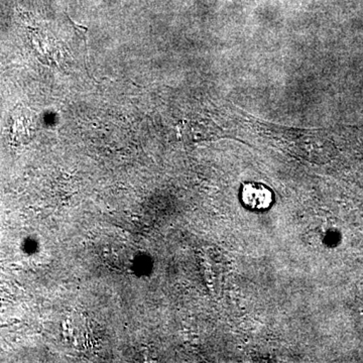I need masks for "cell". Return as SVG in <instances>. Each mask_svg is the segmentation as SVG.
Here are the masks:
<instances>
[{
	"instance_id": "1",
	"label": "cell",
	"mask_w": 363,
	"mask_h": 363,
	"mask_svg": "<svg viewBox=\"0 0 363 363\" xmlns=\"http://www.w3.org/2000/svg\"><path fill=\"white\" fill-rule=\"evenodd\" d=\"M240 198L242 204L253 211L267 210L274 201V196L269 188L257 182L245 183L241 188Z\"/></svg>"
},
{
	"instance_id": "2",
	"label": "cell",
	"mask_w": 363,
	"mask_h": 363,
	"mask_svg": "<svg viewBox=\"0 0 363 363\" xmlns=\"http://www.w3.org/2000/svg\"><path fill=\"white\" fill-rule=\"evenodd\" d=\"M68 16L69 23L73 28L74 32H75V35H77L79 39L82 40L84 42L85 49H86V60L88 58V28H86L84 26L78 25L75 21H72L70 16Z\"/></svg>"
}]
</instances>
